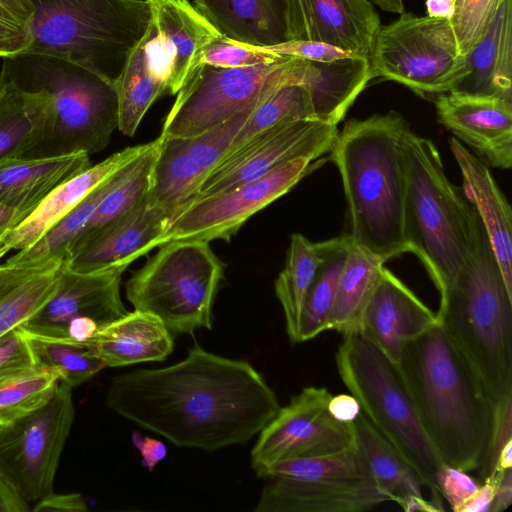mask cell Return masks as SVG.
Here are the masks:
<instances>
[{"label":"cell","instance_id":"cell-16","mask_svg":"<svg viewBox=\"0 0 512 512\" xmlns=\"http://www.w3.org/2000/svg\"><path fill=\"white\" fill-rule=\"evenodd\" d=\"M330 392L324 387H305L280 407L260 431L251 451L255 471L292 458L318 457L355 445L352 423L335 419L328 410Z\"/></svg>","mask_w":512,"mask_h":512},{"label":"cell","instance_id":"cell-29","mask_svg":"<svg viewBox=\"0 0 512 512\" xmlns=\"http://www.w3.org/2000/svg\"><path fill=\"white\" fill-rule=\"evenodd\" d=\"M90 165L84 152L1 162L0 204L27 217L52 191Z\"/></svg>","mask_w":512,"mask_h":512},{"label":"cell","instance_id":"cell-52","mask_svg":"<svg viewBox=\"0 0 512 512\" xmlns=\"http://www.w3.org/2000/svg\"><path fill=\"white\" fill-rule=\"evenodd\" d=\"M495 497V482L488 477L478 489L458 508L457 512H491Z\"/></svg>","mask_w":512,"mask_h":512},{"label":"cell","instance_id":"cell-60","mask_svg":"<svg viewBox=\"0 0 512 512\" xmlns=\"http://www.w3.org/2000/svg\"><path fill=\"white\" fill-rule=\"evenodd\" d=\"M371 1L384 11L396 13V14L404 13L403 0H371Z\"/></svg>","mask_w":512,"mask_h":512},{"label":"cell","instance_id":"cell-19","mask_svg":"<svg viewBox=\"0 0 512 512\" xmlns=\"http://www.w3.org/2000/svg\"><path fill=\"white\" fill-rule=\"evenodd\" d=\"M170 218L163 209L150 205L146 197L125 215L80 238L62 266L77 272L127 268L162 246Z\"/></svg>","mask_w":512,"mask_h":512},{"label":"cell","instance_id":"cell-58","mask_svg":"<svg viewBox=\"0 0 512 512\" xmlns=\"http://www.w3.org/2000/svg\"><path fill=\"white\" fill-rule=\"evenodd\" d=\"M428 16L451 19L454 13V0H426Z\"/></svg>","mask_w":512,"mask_h":512},{"label":"cell","instance_id":"cell-44","mask_svg":"<svg viewBox=\"0 0 512 512\" xmlns=\"http://www.w3.org/2000/svg\"><path fill=\"white\" fill-rule=\"evenodd\" d=\"M502 1L454 0V13L450 21L462 56L484 35Z\"/></svg>","mask_w":512,"mask_h":512},{"label":"cell","instance_id":"cell-10","mask_svg":"<svg viewBox=\"0 0 512 512\" xmlns=\"http://www.w3.org/2000/svg\"><path fill=\"white\" fill-rule=\"evenodd\" d=\"M256 473L266 480L256 512H362L389 501L356 445L281 460Z\"/></svg>","mask_w":512,"mask_h":512},{"label":"cell","instance_id":"cell-36","mask_svg":"<svg viewBox=\"0 0 512 512\" xmlns=\"http://www.w3.org/2000/svg\"><path fill=\"white\" fill-rule=\"evenodd\" d=\"M323 251L324 241L313 243L302 234H293L285 266L275 281V294L283 309L286 332L292 344L299 343L302 310Z\"/></svg>","mask_w":512,"mask_h":512},{"label":"cell","instance_id":"cell-24","mask_svg":"<svg viewBox=\"0 0 512 512\" xmlns=\"http://www.w3.org/2000/svg\"><path fill=\"white\" fill-rule=\"evenodd\" d=\"M303 40L325 43L370 60L381 28L369 0H298Z\"/></svg>","mask_w":512,"mask_h":512},{"label":"cell","instance_id":"cell-53","mask_svg":"<svg viewBox=\"0 0 512 512\" xmlns=\"http://www.w3.org/2000/svg\"><path fill=\"white\" fill-rule=\"evenodd\" d=\"M328 410L338 421L352 423L361 412V407L353 395L339 394L331 396Z\"/></svg>","mask_w":512,"mask_h":512},{"label":"cell","instance_id":"cell-27","mask_svg":"<svg viewBox=\"0 0 512 512\" xmlns=\"http://www.w3.org/2000/svg\"><path fill=\"white\" fill-rule=\"evenodd\" d=\"M451 91L512 99V0H503L488 29L463 57Z\"/></svg>","mask_w":512,"mask_h":512},{"label":"cell","instance_id":"cell-40","mask_svg":"<svg viewBox=\"0 0 512 512\" xmlns=\"http://www.w3.org/2000/svg\"><path fill=\"white\" fill-rule=\"evenodd\" d=\"M60 381L41 365L0 379V427L28 415L53 396Z\"/></svg>","mask_w":512,"mask_h":512},{"label":"cell","instance_id":"cell-22","mask_svg":"<svg viewBox=\"0 0 512 512\" xmlns=\"http://www.w3.org/2000/svg\"><path fill=\"white\" fill-rule=\"evenodd\" d=\"M156 35L152 57L167 93L176 95L200 50L220 33L188 0H152Z\"/></svg>","mask_w":512,"mask_h":512},{"label":"cell","instance_id":"cell-2","mask_svg":"<svg viewBox=\"0 0 512 512\" xmlns=\"http://www.w3.org/2000/svg\"><path fill=\"white\" fill-rule=\"evenodd\" d=\"M397 366L441 461L465 472L481 469L496 405L441 324L408 341Z\"/></svg>","mask_w":512,"mask_h":512},{"label":"cell","instance_id":"cell-34","mask_svg":"<svg viewBox=\"0 0 512 512\" xmlns=\"http://www.w3.org/2000/svg\"><path fill=\"white\" fill-rule=\"evenodd\" d=\"M156 35L154 21L140 43L130 54L122 74L115 82L118 95V129L133 136L145 113L167 93L152 58V40Z\"/></svg>","mask_w":512,"mask_h":512},{"label":"cell","instance_id":"cell-45","mask_svg":"<svg viewBox=\"0 0 512 512\" xmlns=\"http://www.w3.org/2000/svg\"><path fill=\"white\" fill-rule=\"evenodd\" d=\"M34 8L29 0H0V57L27 51Z\"/></svg>","mask_w":512,"mask_h":512},{"label":"cell","instance_id":"cell-3","mask_svg":"<svg viewBox=\"0 0 512 512\" xmlns=\"http://www.w3.org/2000/svg\"><path fill=\"white\" fill-rule=\"evenodd\" d=\"M395 111L347 121L331 158L341 175L353 244L386 262L409 252L404 232L405 168Z\"/></svg>","mask_w":512,"mask_h":512},{"label":"cell","instance_id":"cell-7","mask_svg":"<svg viewBox=\"0 0 512 512\" xmlns=\"http://www.w3.org/2000/svg\"><path fill=\"white\" fill-rule=\"evenodd\" d=\"M32 41L25 52L77 63L116 82L153 21L152 0H29Z\"/></svg>","mask_w":512,"mask_h":512},{"label":"cell","instance_id":"cell-25","mask_svg":"<svg viewBox=\"0 0 512 512\" xmlns=\"http://www.w3.org/2000/svg\"><path fill=\"white\" fill-rule=\"evenodd\" d=\"M450 149L463 177L466 197L475 208L489 238L506 288L512 295V211L489 167L456 138Z\"/></svg>","mask_w":512,"mask_h":512},{"label":"cell","instance_id":"cell-5","mask_svg":"<svg viewBox=\"0 0 512 512\" xmlns=\"http://www.w3.org/2000/svg\"><path fill=\"white\" fill-rule=\"evenodd\" d=\"M405 168L404 232L409 252L425 265L439 294L455 278L468 252L477 212L447 178L435 144L401 134Z\"/></svg>","mask_w":512,"mask_h":512},{"label":"cell","instance_id":"cell-11","mask_svg":"<svg viewBox=\"0 0 512 512\" xmlns=\"http://www.w3.org/2000/svg\"><path fill=\"white\" fill-rule=\"evenodd\" d=\"M308 60L285 61L244 68L196 66L176 94L160 135L200 134L239 112L262 103L287 84H302Z\"/></svg>","mask_w":512,"mask_h":512},{"label":"cell","instance_id":"cell-13","mask_svg":"<svg viewBox=\"0 0 512 512\" xmlns=\"http://www.w3.org/2000/svg\"><path fill=\"white\" fill-rule=\"evenodd\" d=\"M73 420L72 388L59 383L44 405L0 427V476L29 505L53 492Z\"/></svg>","mask_w":512,"mask_h":512},{"label":"cell","instance_id":"cell-42","mask_svg":"<svg viewBox=\"0 0 512 512\" xmlns=\"http://www.w3.org/2000/svg\"><path fill=\"white\" fill-rule=\"evenodd\" d=\"M305 118L315 119L308 90L302 84L284 85L253 111L233 139L227 152L266 129Z\"/></svg>","mask_w":512,"mask_h":512},{"label":"cell","instance_id":"cell-28","mask_svg":"<svg viewBox=\"0 0 512 512\" xmlns=\"http://www.w3.org/2000/svg\"><path fill=\"white\" fill-rule=\"evenodd\" d=\"M149 145L150 142L127 147L61 184L8 235L3 245L9 251H20L33 245L100 183L143 153Z\"/></svg>","mask_w":512,"mask_h":512},{"label":"cell","instance_id":"cell-8","mask_svg":"<svg viewBox=\"0 0 512 512\" xmlns=\"http://www.w3.org/2000/svg\"><path fill=\"white\" fill-rule=\"evenodd\" d=\"M336 366L362 413L413 468L434 501L441 503L435 476L444 464L421 423L397 363L360 333L343 335Z\"/></svg>","mask_w":512,"mask_h":512},{"label":"cell","instance_id":"cell-15","mask_svg":"<svg viewBox=\"0 0 512 512\" xmlns=\"http://www.w3.org/2000/svg\"><path fill=\"white\" fill-rule=\"evenodd\" d=\"M125 270L113 267L77 272L61 266L53 295L18 328L32 335L82 344L128 312L120 295Z\"/></svg>","mask_w":512,"mask_h":512},{"label":"cell","instance_id":"cell-1","mask_svg":"<svg viewBox=\"0 0 512 512\" xmlns=\"http://www.w3.org/2000/svg\"><path fill=\"white\" fill-rule=\"evenodd\" d=\"M106 404L176 446L206 451L247 443L280 408L249 362L219 356L197 343L170 366L116 376Z\"/></svg>","mask_w":512,"mask_h":512},{"label":"cell","instance_id":"cell-57","mask_svg":"<svg viewBox=\"0 0 512 512\" xmlns=\"http://www.w3.org/2000/svg\"><path fill=\"white\" fill-rule=\"evenodd\" d=\"M26 218V215L0 204V247L8 235Z\"/></svg>","mask_w":512,"mask_h":512},{"label":"cell","instance_id":"cell-26","mask_svg":"<svg viewBox=\"0 0 512 512\" xmlns=\"http://www.w3.org/2000/svg\"><path fill=\"white\" fill-rule=\"evenodd\" d=\"M82 345L106 367H122L165 360L174 349V339L159 318L134 309L97 330Z\"/></svg>","mask_w":512,"mask_h":512},{"label":"cell","instance_id":"cell-14","mask_svg":"<svg viewBox=\"0 0 512 512\" xmlns=\"http://www.w3.org/2000/svg\"><path fill=\"white\" fill-rule=\"evenodd\" d=\"M314 160L292 159L269 173L225 191L195 199L170 218L162 245L170 241H229L254 214L290 191Z\"/></svg>","mask_w":512,"mask_h":512},{"label":"cell","instance_id":"cell-6","mask_svg":"<svg viewBox=\"0 0 512 512\" xmlns=\"http://www.w3.org/2000/svg\"><path fill=\"white\" fill-rule=\"evenodd\" d=\"M0 82L28 92H45L52 101L51 132L24 158L90 155L103 150L118 128L115 82L77 63L22 52L3 58Z\"/></svg>","mask_w":512,"mask_h":512},{"label":"cell","instance_id":"cell-41","mask_svg":"<svg viewBox=\"0 0 512 512\" xmlns=\"http://www.w3.org/2000/svg\"><path fill=\"white\" fill-rule=\"evenodd\" d=\"M37 363L53 371L71 388L90 380L106 366L80 343L23 332Z\"/></svg>","mask_w":512,"mask_h":512},{"label":"cell","instance_id":"cell-23","mask_svg":"<svg viewBox=\"0 0 512 512\" xmlns=\"http://www.w3.org/2000/svg\"><path fill=\"white\" fill-rule=\"evenodd\" d=\"M224 37L255 47L303 40L298 0H194Z\"/></svg>","mask_w":512,"mask_h":512},{"label":"cell","instance_id":"cell-39","mask_svg":"<svg viewBox=\"0 0 512 512\" xmlns=\"http://www.w3.org/2000/svg\"><path fill=\"white\" fill-rule=\"evenodd\" d=\"M349 242V235L324 241L323 257L302 310L299 343L312 340L327 330L328 317Z\"/></svg>","mask_w":512,"mask_h":512},{"label":"cell","instance_id":"cell-49","mask_svg":"<svg viewBox=\"0 0 512 512\" xmlns=\"http://www.w3.org/2000/svg\"><path fill=\"white\" fill-rule=\"evenodd\" d=\"M512 441V396L496 406V420L487 460L480 469L482 481L494 470L496 460L504 446Z\"/></svg>","mask_w":512,"mask_h":512},{"label":"cell","instance_id":"cell-59","mask_svg":"<svg viewBox=\"0 0 512 512\" xmlns=\"http://www.w3.org/2000/svg\"><path fill=\"white\" fill-rule=\"evenodd\" d=\"M510 468H512V441L508 442L500 451L491 475Z\"/></svg>","mask_w":512,"mask_h":512},{"label":"cell","instance_id":"cell-43","mask_svg":"<svg viewBox=\"0 0 512 512\" xmlns=\"http://www.w3.org/2000/svg\"><path fill=\"white\" fill-rule=\"evenodd\" d=\"M291 57L266 52L259 47L236 42L219 34L198 53L195 66L206 64L220 68H244L285 61Z\"/></svg>","mask_w":512,"mask_h":512},{"label":"cell","instance_id":"cell-61","mask_svg":"<svg viewBox=\"0 0 512 512\" xmlns=\"http://www.w3.org/2000/svg\"><path fill=\"white\" fill-rule=\"evenodd\" d=\"M8 252H10L4 245L0 247V259H2Z\"/></svg>","mask_w":512,"mask_h":512},{"label":"cell","instance_id":"cell-20","mask_svg":"<svg viewBox=\"0 0 512 512\" xmlns=\"http://www.w3.org/2000/svg\"><path fill=\"white\" fill-rule=\"evenodd\" d=\"M437 118L487 166H512V99L450 91L436 96Z\"/></svg>","mask_w":512,"mask_h":512},{"label":"cell","instance_id":"cell-12","mask_svg":"<svg viewBox=\"0 0 512 512\" xmlns=\"http://www.w3.org/2000/svg\"><path fill=\"white\" fill-rule=\"evenodd\" d=\"M463 57L450 19L402 13L379 30L371 78L395 81L422 97L438 96L456 85Z\"/></svg>","mask_w":512,"mask_h":512},{"label":"cell","instance_id":"cell-47","mask_svg":"<svg viewBox=\"0 0 512 512\" xmlns=\"http://www.w3.org/2000/svg\"><path fill=\"white\" fill-rule=\"evenodd\" d=\"M478 484L467 472L442 464L435 476V487L451 509L458 508L478 489Z\"/></svg>","mask_w":512,"mask_h":512},{"label":"cell","instance_id":"cell-32","mask_svg":"<svg viewBox=\"0 0 512 512\" xmlns=\"http://www.w3.org/2000/svg\"><path fill=\"white\" fill-rule=\"evenodd\" d=\"M384 263L353 244L350 239L328 317L327 330L342 335L359 333L363 311L379 280Z\"/></svg>","mask_w":512,"mask_h":512},{"label":"cell","instance_id":"cell-35","mask_svg":"<svg viewBox=\"0 0 512 512\" xmlns=\"http://www.w3.org/2000/svg\"><path fill=\"white\" fill-rule=\"evenodd\" d=\"M120 169L100 183L33 245L17 251L5 263L27 267L64 265L71 248L93 217L98 205L116 183Z\"/></svg>","mask_w":512,"mask_h":512},{"label":"cell","instance_id":"cell-38","mask_svg":"<svg viewBox=\"0 0 512 512\" xmlns=\"http://www.w3.org/2000/svg\"><path fill=\"white\" fill-rule=\"evenodd\" d=\"M160 143L159 136L143 153L120 169L116 183L104 196L76 242L125 215L147 197Z\"/></svg>","mask_w":512,"mask_h":512},{"label":"cell","instance_id":"cell-51","mask_svg":"<svg viewBox=\"0 0 512 512\" xmlns=\"http://www.w3.org/2000/svg\"><path fill=\"white\" fill-rule=\"evenodd\" d=\"M34 511H86L85 501L80 494H54V492L45 496L34 504Z\"/></svg>","mask_w":512,"mask_h":512},{"label":"cell","instance_id":"cell-4","mask_svg":"<svg viewBox=\"0 0 512 512\" xmlns=\"http://www.w3.org/2000/svg\"><path fill=\"white\" fill-rule=\"evenodd\" d=\"M436 315L495 405L512 396V295L478 215L468 252L440 294Z\"/></svg>","mask_w":512,"mask_h":512},{"label":"cell","instance_id":"cell-18","mask_svg":"<svg viewBox=\"0 0 512 512\" xmlns=\"http://www.w3.org/2000/svg\"><path fill=\"white\" fill-rule=\"evenodd\" d=\"M258 106L249 107L197 135H159L161 143L147 202L174 216L194 198L205 177L226 154L233 139Z\"/></svg>","mask_w":512,"mask_h":512},{"label":"cell","instance_id":"cell-50","mask_svg":"<svg viewBox=\"0 0 512 512\" xmlns=\"http://www.w3.org/2000/svg\"><path fill=\"white\" fill-rule=\"evenodd\" d=\"M132 442L141 456V464L150 472L167 455V449L163 442L149 436H143L138 431L132 433Z\"/></svg>","mask_w":512,"mask_h":512},{"label":"cell","instance_id":"cell-56","mask_svg":"<svg viewBox=\"0 0 512 512\" xmlns=\"http://www.w3.org/2000/svg\"><path fill=\"white\" fill-rule=\"evenodd\" d=\"M401 508L406 512L423 511L439 512L444 511L442 504L433 500H426L422 495L407 494L396 500Z\"/></svg>","mask_w":512,"mask_h":512},{"label":"cell","instance_id":"cell-17","mask_svg":"<svg viewBox=\"0 0 512 512\" xmlns=\"http://www.w3.org/2000/svg\"><path fill=\"white\" fill-rule=\"evenodd\" d=\"M338 133L337 125L310 118L266 129L227 152L191 201L252 181L295 158L315 161L332 150Z\"/></svg>","mask_w":512,"mask_h":512},{"label":"cell","instance_id":"cell-30","mask_svg":"<svg viewBox=\"0 0 512 512\" xmlns=\"http://www.w3.org/2000/svg\"><path fill=\"white\" fill-rule=\"evenodd\" d=\"M51 98L0 82V163L24 158L44 142L52 129Z\"/></svg>","mask_w":512,"mask_h":512},{"label":"cell","instance_id":"cell-54","mask_svg":"<svg viewBox=\"0 0 512 512\" xmlns=\"http://www.w3.org/2000/svg\"><path fill=\"white\" fill-rule=\"evenodd\" d=\"M490 478L495 482V497L491 512H503L512 502V468L496 472Z\"/></svg>","mask_w":512,"mask_h":512},{"label":"cell","instance_id":"cell-31","mask_svg":"<svg viewBox=\"0 0 512 512\" xmlns=\"http://www.w3.org/2000/svg\"><path fill=\"white\" fill-rule=\"evenodd\" d=\"M371 80L369 60L350 55L328 62L308 60L302 85L309 92L314 118L337 125Z\"/></svg>","mask_w":512,"mask_h":512},{"label":"cell","instance_id":"cell-37","mask_svg":"<svg viewBox=\"0 0 512 512\" xmlns=\"http://www.w3.org/2000/svg\"><path fill=\"white\" fill-rule=\"evenodd\" d=\"M355 445L364 456L378 489L395 501L407 494L422 495L421 481L396 448L359 413L353 422Z\"/></svg>","mask_w":512,"mask_h":512},{"label":"cell","instance_id":"cell-48","mask_svg":"<svg viewBox=\"0 0 512 512\" xmlns=\"http://www.w3.org/2000/svg\"><path fill=\"white\" fill-rule=\"evenodd\" d=\"M259 48L266 52L317 62H328L353 55L334 46L310 40H294Z\"/></svg>","mask_w":512,"mask_h":512},{"label":"cell","instance_id":"cell-55","mask_svg":"<svg viewBox=\"0 0 512 512\" xmlns=\"http://www.w3.org/2000/svg\"><path fill=\"white\" fill-rule=\"evenodd\" d=\"M30 509V505L0 476V512H23Z\"/></svg>","mask_w":512,"mask_h":512},{"label":"cell","instance_id":"cell-33","mask_svg":"<svg viewBox=\"0 0 512 512\" xmlns=\"http://www.w3.org/2000/svg\"><path fill=\"white\" fill-rule=\"evenodd\" d=\"M61 266L0 264V337L24 324L50 299Z\"/></svg>","mask_w":512,"mask_h":512},{"label":"cell","instance_id":"cell-46","mask_svg":"<svg viewBox=\"0 0 512 512\" xmlns=\"http://www.w3.org/2000/svg\"><path fill=\"white\" fill-rule=\"evenodd\" d=\"M39 366L20 328L0 337V379Z\"/></svg>","mask_w":512,"mask_h":512},{"label":"cell","instance_id":"cell-9","mask_svg":"<svg viewBox=\"0 0 512 512\" xmlns=\"http://www.w3.org/2000/svg\"><path fill=\"white\" fill-rule=\"evenodd\" d=\"M224 270L209 242L170 241L127 280L126 298L134 309L159 318L172 333L210 330Z\"/></svg>","mask_w":512,"mask_h":512},{"label":"cell","instance_id":"cell-21","mask_svg":"<svg viewBox=\"0 0 512 512\" xmlns=\"http://www.w3.org/2000/svg\"><path fill=\"white\" fill-rule=\"evenodd\" d=\"M437 322L436 313L384 266L363 311L359 333L398 363L405 344Z\"/></svg>","mask_w":512,"mask_h":512}]
</instances>
